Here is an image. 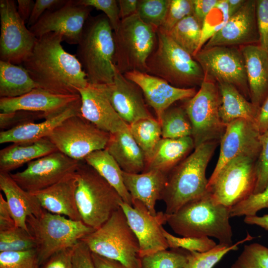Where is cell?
I'll list each match as a JSON object with an SVG mask.
<instances>
[{"mask_svg": "<svg viewBox=\"0 0 268 268\" xmlns=\"http://www.w3.org/2000/svg\"><path fill=\"white\" fill-rule=\"evenodd\" d=\"M120 206L138 241L140 258L169 248L162 232V225L167 223V214L159 211L153 215L138 200H133L132 205L123 201Z\"/></svg>", "mask_w": 268, "mask_h": 268, "instance_id": "2e32d148", "label": "cell"}, {"mask_svg": "<svg viewBox=\"0 0 268 268\" xmlns=\"http://www.w3.org/2000/svg\"><path fill=\"white\" fill-rule=\"evenodd\" d=\"M218 85L221 97L219 114L222 121L227 125L235 120L243 119L256 125L259 108L233 85L226 83Z\"/></svg>", "mask_w": 268, "mask_h": 268, "instance_id": "1f68e13d", "label": "cell"}, {"mask_svg": "<svg viewBox=\"0 0 268 268\" xmlns=\"http://www.w3.org/2000/svg\"><path fill=\"white\" fill-rule=\"evenodd\" d=\"M221 97L217 83L204 78L196 94L184 107L192 126L195 148L210 141L220 140L227 125L221 120Z\"/></svg>", "mask_w": 268, "mask_h": 268, "instance_id": "30bf717a", "label": "cell"}, {"mask_svg": "<svg viewBox=\"0 0 268 268\" xmlns=\"http://www.w3.org/2000/svg\"><path fill=\"white\" fill-rule=\"evenodd\" d=\"M229 17L227 0H219L202 22L201 36L198 52L223 28Z\"/></svg>", "mask_w": 268, "mask_h": 268, "instance_id": "f35d334b", "label": "cell"}, {"mask_svg": "<svg viewBox=\"0 0 268 268\" xmlns=\"http://www.w3.org/2000/svg\"><path fill=\"white\" fill-rule=\"evenodd\" d=\"M123 74L139 87L146 102L154 110L158 121L163 113L175 102L189 99L197 93L195 88L177 87L146 72L133 70Z\"/></svg>", "mask_w": 268, "mask_h": 268, "instance_id": "44dd1931", "label": "cell"}, {"mask_svg": "<svg viewBox=\"0 0 268 268\" xmlns=\"http://www.w3.org/2000/svg\"><path fill=\"white\" fill-rule=\"evenodd\" d=\"M256 125L261 134L268 131V96L259 108Z\"/></svg>", "mask_w": 268, "mask_h": 268, "instance_id": "680465c9", "label": "cell"}, {"mask_svg": "<svg viewBox=\"0 0 268 268\" xmlns=\"http://www.w3.org/2000/svg\"><path fill=\"white\" fill-rule=\"evenodd\" d=\"M246 0H227L228 12L230 17L242 6Z\"/></svg>", "mask_w": 268, "mask_h": 268, "instance_id": "e7e4bbea", "label": "cell"}, {"mask_svg": "<svg viewBox=\"0 0 268 268\" xmlns=\"http://www.w3.org/2000/svg\"><path fill=\"white\" fill-rule=\"evenodd\" d=\"M80 103L79 94H58L38 87L19 97L0 98V113L18 110L39 112L47 119Z\"/></svg>", "mask_w": 268, "mask_h": 268, "instance_id": "ffe728a7", "label": "cell"}, {"mask_svg": "<svg viewBox=\"0 0 268 268\" xmlns=\"http://www.w3.org/2000/svg\"><path fill=\"white\" fill-rule=\"evenodd\" d=\"M157 36L156 48L147 61V73L177 87H200L204 75L199 63L167 33L158 29Z\"/></svg>", "mask_w": 268, "mask_h": 268, "instance_id": "8992f818", "label": "cell"}, {"mask_svg": "<svg viewBox=\"0 0 268 268\" xmlns=\"http://www.w3.org/2000/svg\"><path fill=\"white\" fill-rule=\"evenodd\" d=\"M82 161L75 172L76 203L81 221L96 230L121 207L123 201L105 179Z\"/></svg>", "mask_w": 268, "mask_h": 268, "instance_id": "5b68a950", "label": "cell"}, {"mask_svg": "<svg viewBox=\"0 0 268 268\" xmlns=\"http://www.w3.org/2000/svg\"><path fill=\"white\" fill-rule=\"evenodd\" d=\"M72 262V268H95L91 251L81 240L74 246Z\"/></svg>", "mask_w": 268, "mask_h": 268, "instance_id": "f5cc1de1", "label": "cell"}, {"mask_svg": "<svg viewBox=\"0 0 268 268\" xmlns=\"http://www.w3.org/2000/svg\"><path fill=\"white\" fill-rule=\"evenodd\" d=\"M74 246L55 253L41 266V268H72Z\"/></svg>", "mask_w": 268, "mask_h": 268, "instance_id": "11a10c76", "label": "cell"}, {"mask_svg": "<svg viewBox=\"0 0 268 268\" xmlns=\"http://www.w3.org/2000/svg\"><path fill=\"white\" fill-rule=\"evenodd\" d=\"M244 221L245 223L259 226L266 230H268V214L263 216L256 215L245 216Z\"/></svg>", "mask_w": 268, "mask_h": 268, "instance_id": "be15d7a7", "label": "cell"}, {"mask_svg": "<svg viewBox=\"0 0 268 268\" xmlns=\"http://www.w3.org/2000/svg\"><path fill=\"white\" fill-rule=\"evenodd\" d=\"M63 36L46 34L37 38L33 50L22 64L39 87L62 94H78L89 82L76 55L62 45Z\"/></svg>", "mask_w": 268, "mask_h": 268, "instance_id": "6da1fadb", "label": "cell"}, {"mask_svg": "<svg viewBox=\"0 0 268 268\" xmlns=\"http://www.w3.org/2000/svg\"><path fill=\"white\" fill-rule=\"evenodd\" d=\"M113 33L105 14L90 16L84 24L75 55L90 84L113 82L115 51Z\"/></svg>", "mask_w": 268, "mask_h": 268, "instance_id": "277c9868", "label": "cell"}, {"mask_svg": "<svg viewBox=\"0 0 268 268\" xmlns=\"http://www.w3.org/2000/svg\"><path fill=\"white\" fill-rule=\"evenodd\" d=\"M58 151L55 145L47 138L33 143H13L0 151V172H10L24 164Z\"/></svg>", "mask_w": 268, "mask_h": 268, "instance_id": "4dcf8cb0", "label": "cell"}, {"mask_svg": "<svg viewBox=\"0 0 268 268\" xmlns=\"http://www.w3.org/2000/svg\"><path fill=\"white\" fill-rule=\"evenodd\" d=\"M81 103L62 113L40 122L26 124L0 132V143L8 142L28 144L47 137L52 132L68 118L80 114Z\"/></svg>", "mask_w": 268, "mask_h": 268, "instance_id": "83f0119b", "label": "cell"}, {"mask_svg": "<svg viewBox=\"0 0 268 268\" xmlns=\"http://www.w3.org/2000/svg\"><path fill=\"white\" fill-rule=\"evenodd\" d=\"M239 47L244 59L250 100L259 108L268 96V52L258 44Z\"/></svg>", "mask_w": 268, "mask_h": 268, "instance_id": "d4e9b609", "label": "cell"}, {"mask_svg": "<svg viewBox=\"0 0 268 268\" xmlns=\"http://www.w3.org/2000/svg\"><path fill=\"white\" fill-rule=\"evenodd\" d=\"M110 134L84 119L80 114L63 121L47 136L58 150L78 161L91 153L105 149Z\"/></svg>", "mask_w": 268, "mask_h": 268, "instance_id": "7c38bea8", "label": "cell"}, {"mask_svg": "<svg viewBox=\"0 0 268 268\" xmlns=\"http://www.w3.org/2000/svg\"><path fill=\"white\" fill-rule=\"evenodd\" d=\"M194 58L201 67L204 78L217 84H231L250 99L244 59L240 47L202 48Z\"/></svg>", "mask_w": 268, "mask_h": 268, "instance_id": "4fadbf2b", "label": "cell"}, {"mask_svg": "<svg viewBox=\"0 0 268 268\" xmlns=\"http://www.w3.org/2000/svg\"><path fill=\"white\" fill-rule=\"evenodd\" d=\"M193 15V0H170L165 20L158 29L168 33L179 22Z\"/></svg>", "mask_w": 268, "mask_h": 268, "instance_id": "7dc6e473", "label": "cell"}, {"mask_svg": "<svg viewBox=\"0 0 268 268\" xmlns=\"http://www.w3.org/2000/svg\"><path fill=\"white\" fill-rule=\"evenodd\" d=\"M188 251L182 249L160 251L141 258V268H185Z\"/></svg>", "mask_w": 268, "mask_h": 268, "instance_id": "ab89813d", "label": "cell"}, {"mask_svg": "<svg viewBox=\"0 0 268 268\" xmlns=\"http://www.w3.org/2000/svg\"><path fill=\"white\" fill-rule=\"evenodd\" d=\"M0 189L5 196L15 226L30 232L27 217L39 215L44 210L37 198L19 186L8 173L0 172Z\"/></svg>", "mask_w": 268, "mask_h": 268, "instance_id": "4316f807", "label": "cell"}, {"mask_svg": "<svg viewBox=\"0 0 268 268\" xmlns=\"http://www.w3.org/2000/svg\"><path fill=\"white\" fill-rule=\"evenodd\" d=\"M26 222L36 241L41 266L55 253L74 246L95 230L82 221L73 220L45 209L39 215L28 216Z\"/></svg>", "mask_w": 268, "mask_h": 268, "instance_id": "9c48e42d", "label": "cell"}, {"mask_svg": "<svg viewBox=\"0 0 268 268\" xmlns=\"http://www.w3.org/2000/svg\"><path fill=\"white\" fill-rule=\"evenodd\" d=\"M17 10L21 18L26 23L29 20L34 6L32 0H18Z\"/></svg>", "mask_w": 268, "mask_h": 268, "instance_id": "6125c7cd", "label": "cell"}, {"mask_svg": "<svg viewBox=\"0 0 268 268\" xmlns=\"http://www.w3.org/2000/svg\"><path fill=\"white\" fill-rule=\"evenodd\" d=\"M0 268H41L36 249L0 252Z\"/></svg>", "mask_w": 268, "mask_h": 268, "instance_id": "f6af8a7d", "label": "cell"}, {"mask_svg": "<svg viewBox=\"0 0 268 268\" xmlns=\"http://www.w3.org/2000/svg\"><path fill=\"white\" fill-rule=\"evenodd\" d=\"M166 33L193 57L198 52L201 36V24L193 15L184 18Z\"/></svg>", "mask_w": 268, "mask_h": 268, "instance_id": "e575fe53", "label": "cell"}, {"mask_svg": "<svg viewBox=\"0 0 268 268\" xmlns=\"http://www.w3.org/2000/svg\"><path fill=\"white\" fill-rule=\"evenodd\" d=\"M130 131L144 153L146 163L162 138L160 123L154 118L143 119L129 125Z\"/></svg>", "mask_w": 268, "mask_h": 268, "instance_id": "8d00e7d4", "label": "cell"}, {"mask_svg": "<svg viewBox=\"0 0 268 268\" xmlns=\"http://www.w3.org/2000/svg\"><path fill=\"white\" fill-rule=\"evenodd\" d=\"M194 149L192 136L178 138L162 137L146 162L143 172L158 170L168 175Z\"/></svg>", "mask_w": 268, "mask_h": 268, "instance_id": "f546056e", "label": "cell"}, {"mask_svg": "<svg viewBox=\"0 0 268 268\" xmlns=\"http://www.w3.org/2000/svg\"><path fill=\"white\" fill-rule=\"evenodd\" d=\"M36 248L30 232L19 227L0 231V252L24 251Z\"/></svg>", "mask_w": 268, "mask_h": 268, "instance_id": "60d3db41", "label": "cell"}, {"mask_svg": "<svg viewBox=\"0 0 268 268\" xmlns=\"http://www.w3.org/2000/svg\"><path fill=\"white\" fill-rule=\"evenodd\" d=\"M230 268H268V248L256 243L245 245Z\"/></svg>", "mask_w": 268, "mask_h": 268, "instance_id": "7bdbcfd3", "label": "cell"}, {"mask_svg": "<svg viewBox=\"0 0 268 268\" xmlns=\"http://www.w3.org/2000/svg\"><path fill=\"white\" fill-rule=\"evenodd\" d=\"M15 227V221L6 200L0 194V231Z\"/></svg>", "mask_w": 268, "mask_h": 268, "instance_id": "9f6ffc18", "label": "cell"}, {"mask_svg": "<svg viewBox=\"0 0 268 268\" xmlns=\"http://www.w3.org/2000/svg\"><path fill=\"white\" fill-rule=\"evenodd\" d=\"M219 0H193V15L201 24L206 15Z\"/></svg>", "mask_w": 268, "mask_h": 268, "instance_id": "6f0895ef", "label": "cell"}, {"mask_svg": "<svg viewBox=\"0 0 268 268\" xmlns=\"http://www.w3.org/2000/svg\"><path fill=\"white\" fill-rule=\"evenodd\" d=\"M80 162L58 150L29 162L24 170L10 175L23 189L32 193L74 173Z\"/></svg>", "mask_w": 268, "mask_h": 268, "instance_id": "9a60e30c", "label": "cell"}, {"mask_svg": "<svg viewBox=\"0 0 268 268\" xmlns=\"http://www.w3.org/2000/svg\"><path fill=\"white\" fill-rule=\"evenodd\" d=\"M125 186L131 196L132 201L142 202L150 213H157L155 206L161 200L165 187L167 174L158 170H150L140 173H129L123 171Z\"/></svg>", "mask_w": 268, "mask_h": 268, "instance_id": "484cf974", "label": "cell"}, {"mask_svg": "<svg viewBox=\"0 0 268 268\" xmlns=\"http://www.w3.org/2000/svg\"><path fill=\"white\" fill-rule=\"evenodd\" d=\"M0 61L22 64L31 53L37 38L19 15L14 0H0Z\"/></svg>", "mask_w": 268, "mask_h": 268, "instance_id": "5bb4252c", "label": "cell"}, {"mask_svg": "<svg viewBox=\"0 0 268 268\" xmlns=\"http://www.w3.org/2000/svg\"><path fill=\"white\" fill-rule=\"evenodd\" d=\"M162 232L171 249H182L190 252H204L213 248L217 244L208 237H191L175 236L164 228Z\"/></svg>", "mask_w": 268, "mask_h": 268, "instance_id": "ee69618b", "label": "cell"}, {"mask_svg": "<svg viewBox=\"0 0 268 268\" xmlns=\"http://www.w3.org/2000/svg\"><path fill=\"white\" fill-rule=\"evenodd\" d=\"M39 87L23 67L0 61V97L11 98Z\"/></svg>", "mask_w": 268, "mask_h": 268, "instance_id": "836d02e7", "label": "cell"}, {"mask_svg": "<svg viewBox=\"0 0 268 268\" xmlns=\"http://www.w3.org/2000/svg\"><path fill=\"white\" fill-rule=\"evenodd\" d=\"M260 135L256 125L248 120L236 119L227 125L221 137L218 159L208 181L212 180L221 168L239 156L257 159L261 148Z\"/></svg>", "mask_w": 268, "mask_h": 268, "instance_id": "ac0fdd59", "label": "cell"}, {"mask_svg": "<svg viewBox=\"0 0 268 268\" xmlns=\"http://www.w3.org/2000/svg\"><path fill=\"white\" fill-rule=\"evenodd\" d=\"M118 1L121 19L136 13L138 0H119Z\"/></svg>", "mask_w": 268, "mask_h": 268, "instance_id": "94428289", "label": "cell"}, {"mask_svg": "<svg viewBox=\"0 0 268 268\" xmlns=\"http://www.w3.org/2000/svg\"><path fill=\"white\" fill-rule=\"evenodd\" d=\"M80 240L92 253L118 261L128 268H141L138 241L121 207Z\"/></svg>", "mask_w": 268, "mask_h": 268, "instance_id": "52a82bcc", "label": "cell"}, {"mask_svg": "<svg viewBox=\"0 0 268 268\" xmlns=\"http://www.w3.org/2000/svg\"><path fill=\"white\" fill-rule=\"evenodd\" d=\"M158 121L162 138L192 136V124L184 106L172 105L163 113Z\"/></svg>", "mask_w": 268, "mask_h": 268, "instance_id": "d590c367", "label": "cell"}, {"mask_svg": "<svg viewBox=\"0 0 268 268\" xmlns=\"http://www.w3.org/2000/svg\"><path fill=\"white\" fill-rule=\"evenodd\" d=\"M105 149L123 171L134 174L144 171L146 166L145 156L133 138L129 125L124 130L110 134Z\"/></svg>", "mask_w": 268, "mask_h": 268, "instance_id": "f1b7e54d", "label": "cell"}, {"mask_svg": "<svg viewBox=\"0 0 268 268\" xmlns=\"http://www.w3.org/2000/svg\"><path fill=\"white\" fill-rule=\"evenodd\" d=\"M219 143L201 144L169 172L161 199L166 205L165 213L173 214L208 193L206 169Z\"/></svg>", "mask_w": 268, "mask_h": 268, "instance_id": "7a4b0ae2", "label": "cell"}, {"mask_svg": "<svg viewBox=\"0 0 268 268\" xmlns=\"http://www.w3.org/2000/svg\"><path fill=\"white\" fill-rule=\"evenodd\" d=\"M92 9L80 4L77 0H67L62 7L46 11L29 29L37 38L55 32L61 34L67 43L77 45Z\"/></svg>", "mask_w": 268, "mask_h": 268, "instance_id": "e0dca14e", "label": "cell"}, {"mask_svg": "<svg viewBox=\"0 0 268 268\" xmlns=\"http://www.w3.org/2000/svg\"><path fill=\"white\" fill-rule=\"evenodd\" d=\"M41 119H45V117L43 114L39 112L18 110L0 113V128L1 131H7Z\"/></svg>", "mask_w": 268, "mask_h": 268, "instance_id": "681fc988", "label": "cell"}, {"mask_svg": "<svg viewBox=\"0 0 268 268\" xmlns=\"http://www.w3.org/2000/svg\"><path fill=\"white\" fill-rule=\"evenodd\" d=\"M230 217V207L215 203L208 192L168 214L167 223L182 237H212L219 244L231 246Z\"/></svg>", "mask_w": 268, "mask_h": 268, "instance_id": "3957f363", "label": "cell"}, {"mask_svg": "<svg viewBox=\"0 0 268 268\" xmlns=\"http://www.w3.org/2000/svg\"><path fill=\"white\" fill-rule=\"evenodd\" d=\"M256 160L245 156L236 157L208 181L207 191L215 203L231 207L253 194Z\"/></svg>", "mask_w": 268, "mask_h": 268, "instance_id": "8fae6325", "label": "cell"}, {"mask_svg": "<svg viewBox=\"0 0 268 268\" xmlns=\"http://www.w3.org/2000/svg\"><path fill=\"white\" fill-rule=\"evenodd\" d=\"M78 93L81 98L80 114L84 119L110 134L129 127L114 109L102 84L89 83Z\"/></svg>", "mask_w": 268, "mask_h": 268, "instance_id": "603a6c76", "label": "cell"}, {"mask_svg": "<svg viewBox=\"0 0 268 268\" xmlns=\"http://www.w3.org/2000/svg\"><path fill=\"white\" fill-rule=\"evenodd\" d=\"M259 41L256 0H246L241 8L229 17L223 28L211 38L202 48L240 47L256 44Z\"/></svg>", "mask_w": 268, "mask_h": 268, "instance_id": "7402d4cb", "label": "cell"}, {"mask_svg": "<svg viewBox=\"0 0 268 268\" xmlns=\"http://www.w3.org/2000/svg\"><path fill=\"white\" fill-rule=\"evenodd\" d=\"M268 208V185L262 192L252 194L230 207V217L256 215L260 210Z\"/></svg>", "mask_w": 268, "mask_h": 268, "instance_id": "bcb514c9", "label": "cell"}, {"mask_svg": "<svg viewBox=\"0 0 268 268\" xmlns=\"http://www.w3.org/2000/svg\"><path fill=\"white\" fill-rule=\"evenodd\" d=\"M253 238L249 234L244 239L231 246L218 244L204 252H188L185 268H212L229 251L238 249V245Z\"/></svg>", "mask_w": 268, "mask_h": 268, "instance_id": "74e56055", "label": "cell"}, {"mask_svg": "<svg viewBox=\"0 0 268 268\" xmlns=\"http://www.w3.org/2000/svg\"><path fill=\"white\" fill-rule=\"evenodd\" d=\"M170 0H138L136 14L146 24L157 30L162 25Z\"/></svg>", "mask_w": 268, "mask_h": 268, "instance_id": "b9f144b4", "label": "cell"}, {"mask_svg": "<svg viewBox=\"0 0 268 268\" xmlns=\"http://www.w3.org/2000/svg\"><path fill=\"white\" fill-rule=\"evenodd\" d=\"M80 4L94 7L103 12L108 18L113 31H116L121 22L118 0H77Z\"/></svg>", "mask_w": 268, "mask_h": 268, "instance_id": "f907efd6", "label": "cell"}, {"mask_svg": "<svg viewBox=\"0 0 268 268\" xmlns=\"http://www.w3.org/2000/svg\"><path fill=\"white\" fill-rule=\"evenodd\" d=\"M77 183L75 172L48 188L30 193L46 211L81 221L75 200Z\"/></svg>", "mask_w": 268, "mask_h": 268, "instance_id": "cb8c5ba5", "label": "cell"}, {"mask_svg": "<svg viewBox=\"0 0 268 268\" xmlns=\"http://www.w3.org/2000/svg\"><path fill=\"white\" fill-rule=\"evenodd\" d=\"M67 0H36L27 25H34L47 11L57 9L64 5Z\"/></svg>", "mask_w": 268, "mask_h": 268, "instance_id": "db71d44e", "label": "cell"}, {"mask_svg": "<svg viewBox=\"0 0 268 268\" xmlns=\"http://www.w3.org/2000/svg\"><path fill=\"white\" fill-rule=\"evenodd\" d=\"M84 161L117 191L125 202L132 205L131 196L124 183L123 171L105 148L91 153Z\"/></svg>", "mask_w": 268, "mask_h": 268, "instance_id": "d6a6232c", "label": "cell"}, {"mask_svg": "<svg viewBox=\"0 0 268 268\" xmlns=\"http://www.w3.org/2000/svg\"><path fill=\"white\" fill-rule=\"evenodd\" d=\"M114 69L113 82L102 86L120 117L129 125L141 119L153 118L139 87L126 78L115 65Z\"/></svg>", "mask_w": 268, "mask_h": 268, "instance_id": "d6986e66", "label": "cell"}, {"mask_svg": "<svg viewBox=\"0 0 268 268\" xmlns=\"http://www.w3.org/2000/svg\"><path fill=\"white\" fill-rule=\"evenodd\" d=\"M113 35L118 70L122 74L133 70L147 73V61L157 44V30L136 13L121 19Z\"/></svg>", "mask_w": 268, "mask_h": 268, "instance_id": "ba28073f", "label": "cell"}, {"mask_svg": "<svg viewBox=\"0 0 268 268\" xmlns=\"http://www.w3.org/2000/svg\"><path fill=\"white\" fill-rule=\"evenodd\" d=\"M261 151L256 162L257 181L253 194L263 191L268 185V131L260 135Z\"/></svg>", "mask_w": 268, "mask_h": 268, "instance_id": "c3c4849f", "label": "cell"}, {"mask_svg": "<svg viewBox=\"0 0 268 268\" xmlns=\"http://www.w3.org/2000/svg\"><path fill=\"white\" fill-rule=\"evenodd\" d=\"M259 45L268 52V0H256Z\"/></svg>", "mask_w": 268, "mask_h": 268, "instance_id": "816d5d0a", "label": "cell"}, {"mask_svg": "<svg viewBox=\"0 0 268 268\" xmlns=\"http://www.w3.org/2000/svg\"><path fill=\"white\" fill-rule=\"evenodd\" d=\"M95 268H128L120 262L92 253Z\"/></svg>", "mask_w": 268, "mask_h": 268, "instance_id": "91938a15", "label": "cell"}]
</instances>
